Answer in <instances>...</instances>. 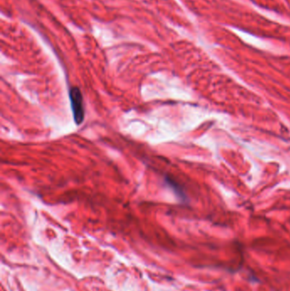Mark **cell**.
<instances>
[{"label":"cell","mask_w":290,"mask_h":291,"mask_svg":"<svg viewBox=\"0 0 290 291\" xmlns=\"http://www.w3.org/2000/svg\"><path fill=\"white\" fill-rule=\"evenodd\" d=\"M70 96L71 107L73 110L74 121L77 126L81 125L84 120V99L81 91L78 87H74L69 91Z\"/></svg>","instance_id":"6da1fadb"}]
</instances>
